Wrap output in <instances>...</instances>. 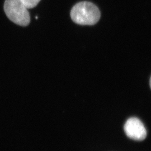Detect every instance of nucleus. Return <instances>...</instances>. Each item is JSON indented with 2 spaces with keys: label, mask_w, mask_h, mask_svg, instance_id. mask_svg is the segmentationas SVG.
Listing matches in <instances>:
<instances>
[{
  "label": "nucleus",
  "mask_w": 151,
  "mask_h": 151,
  "mask_svg": "<svg viewBox=\"0 0 151 151\" xmlns=\"http://www.w3.org/2000/svg\"><path fill=\"white\" fill-rule=\"evenodd\" d=\"M27 9H32L37 6L40 0H22Z\"/></svg>",
  "instance_id": "nucleus-4"
},
{
  "label": "nucleus",
  "mask_w": 151,
  "mask_h": 151,
  "mask_svg": "<svg viewBox=\"0 0 151 151\" xmlns=\"http://www.w3.org/2000/svg\"><path fill=\"white\" fill-rule=\"evenodd\" d=\"M124 129L127 137L133 140H144L147 137L145 125L137 118L133 117L128 119L124 125Z\"/></svg>",
  "instance_id": "nucleus-3"
},
{
  "label": "nucleus",
  "mask_w": 151,
  "mask_h": 151,
  "mask_svg": "<svg viewBox=\"0 0 151 151\" xmlns=\"http://www.w3.org/2000/svg\"><path fill=\"white\" fill-rule=\"evenodd\" d=\"M4 11L11 22L18 25L27 27L30 22L29 12L22 0H5Z\"/></svg>",
  "instance_id": "nucleus-2"
},
{
  "label": "nucleus",
  "mask_w": 151,
  "mask_h": 151,
  "mask_svg": "<svg viewBox=\"0 0 151 151\" xmlns=\"http://www.w3.org/2000/svg\"><path fill=\"white\" fill-rule=\"evenodd\" d=\"M73 22L82 25H92L96 24L100 18L98 7L91 2L82 1L74 6L70 11Z\"/></svg>",
  "instance_id": "nucleus-1"
},
{
  "label": "nucleus",
  "mask_w": 151,
  "mask_h": 151,
  "mask_svg": "<svg viewBox=\"0 0 151 151\" xmlns=\"http://www.w3.org/2000/svg\"><path fill=\"white\" fill-rule=\"evenodd\" d=\"M150 87H151V78H150Z\"/></svg>",
  "instance_id": "nucleus-5"
}]
</instances>
